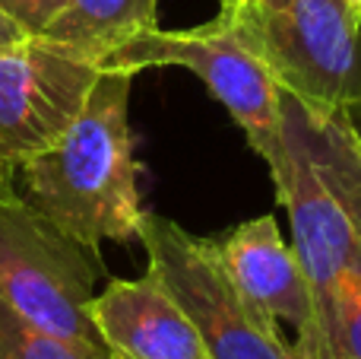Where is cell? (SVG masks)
<instances>
[{"label": "cell", "instance_id": "cell-1", "mask_svg": "<svg viewBox=\"0 0 361 359\" xmlns=\"http://www.w3.org/2000/svg\"><path fill=\"white\" fill-rule=\"evenodd\" d=\"M133 80L130 70H102L61 140L19 165L25 201L95 254L105 242H137L146 213L130 137Z\"/></svg>", "mask_w": 361, "mask_h": 359}, {"label": "cell", "instance_id": "cell-2", "mask_svg": "<svg viewBox=\"0 0 361 359\" xmlns=\"http://www.w3.org/2000/svg\"><path fill=\"white\" fill-rule=\"evenodd\" d=\"M95 258L25 201L13 172L0 178V299L82 353L114 359L89 315L102 273Z\"/></svg>", "mask_w": 361, "mask_h": 359}, {"label": "cell", "instance_id": "cell-3", "mask_svg": "<svg viewBox=\"0 0 361 359\" xmlns=\"http://www.w3.org/2000/svg\"><path fill=\"white\" fill-rule=\"evenodd\" d=\"M231 13L273 83L314 121L361 99V19L343 0H235Z\"/></svg>", "mask_w": 361, "mask_h": 359}, {"label": "cell", "instance_id": "cell-4", "mask_svg": "<svg viewBox=\"0 0 361 359\" xmlns=\"http://www.w3.org/2000/svg\"><path fill=\"white\" fill-rule=\"evenodd\" d=\"M105 70L143 73L149 67H184L235 118L250 150L269 175L282 163V89L231 13L219 10L209 23L190 29H149L102 61Z\"/></svg>", "mask_w": 361, "mask_h": 359}, {"label": "cell", "instance_id": "cell-5", "mask_svg": "<svg viewBox=\"0 0 361 359\" xmlns=\"http://www.w3.org/2000/svg\"><path fill=\"white\" fill-rule=\"evenodd\" d=\"M137 242L149 271L175 293L209 359H298L238 290L216 239L187 233L175 220L143 213Z\"/></svg>", "mask_w": 361, "mask_h": 359}, {"label": "cell", "instance_id": "cell-6", "mask_svg": "<svg viewBox=\"0 0 361 359\" xmlns=\"http://www.w3.org/2000/svg\"><path fill=\"white\" fill-rule=\"evenodd\" d=\"M102 70L92 54L48 35L0 45V165L16 172L57 143Z\"/></svg>", "mask_w": 361, "mask_h": 359}, {"label": "cell", "instance_id": "cell-7", "mask_svg": "<svg viewBox=\"0 0 361 359\" xmlns=\"http://www.w3.org/2000/svg\"><path fill=\"white\" fill-rule=\"evenodd\" d=\"M276 197L288 210L292 248L301 261L317 309V359H326V324L343 271L361 252L345 207L326 184L305 131V112L282 93V163L273 172Z\"/></svg>", "mask_w": 361, "mask_h": 359}, {"label": "cell", "instance_id": "cell-8", "mask_svg": "<svg viewBox=\"0 0 361 359\" xmlns=\"http://www.w3.org/2000/svg\"><path fill=\"white\" fill-rule=\"evenodd\" d=\"M228 273L257 315L298 359H317V309L292 242L282 239L273 213L238 223L216 239Z\"/></svg>", "mask_w": 361, "mask_h": 359}, {"label": "cell", "instance_id": "cell-9", "mask_svg": "<svg viewBox=\"0 0 361 359\" xmlns=\"http://www.w3.org/2000/svg\"><path fill=\"white\" fill-rule=\"evenodd\" d=\"M89 315L114 359H209L175 293L149 267L137 280H111Z\"/></svg>", "mask_w": 361, "mask_h": 359}, {"label": "cell", "instance_id": "cell-10", "mask_svg": "<svg viewBox=\"0 0 361 359\" xmlns=\"http://www.w3.org/2000/svg\"><path fill=\"white\" fill-rule=\"evenodd\" d=\"M156 25L159 0H67L42 35L73 45L102 64L121 45Z\"/></svg>", "mask_w": 361, "mask_h": 359}, {"label": "cell", "instance_id": "cell-11", "mask_svg": "<svg viewBox=\"0 0 361 359\" xmlns=\"http://www.w3.org/2000/svg\"><path fill=\"white\" fill-rule=\"evenodd\" d=\"M305 131L326 184H330L333 194L345 207L361 242V140L355 137L345 114H336L330 121H314L305 112Z\"/></svg>", "mask_w": 361, "mask_h": 359}, {"label": "cell", "instance_id": "cell-12", "mask_svg": "<svg viewBox=\"0 0 361 359\" xmlns=\"http://www.w3.org/2000/svg\"><path fill=\"white\" fill-rule=\"evenodd\" d=\"M326 359H361V252L343 271L333 293Z\"/></svg>", "mask_w": 361, "mask_h": 359}, {"label": "cell", "instance_id": "cell-13", "mask_svg": "<svg viewBox=\"0 0 361 359\" xmlns=\"http://www.w3.org/2000/svg\"><path fill=\"white\" fill-rule=\"evenodd\" d=\"M0 359H95V356L82 353L73 343L35 328L0 299Z\"/></svg>", "mask_w": 361, "mask_h": 359}, {"label": "cell", "instance_id": "cell-14", "mask_svg": "<svg viewBox=\"0 0 361 359\" xmlns=\"http://www.w3.org/2000/svg\"><path fill=\"white\" fill-rule=\"evenodd\" d=\"M63 4H67V0H0V10H4L23 32L42 35V32L57 19V13L63 10Z\"/></svg>", "mask_w": 361, "mask_h": 359}, {"label": "cell", "instance_id": "cell-15", "mask_svg": "<svg viewBox=\"0 0 361 359\" xmlns=\"http://www.w3.org/2000/svg\"><path fill=\"white\" fill-rule=\"evenodd\" d=\"M25 35H29V32H23L4 10H0V45H13V42H19V38H25Z\"/></svg>", "mask_w": 361, "mask_h": 359}, {"label": "cell", "instance_id": "cell-16", "mask_svg": "<svg viewBox=\"0 0 361 359\" xmlns=\"http://www.w3.org/2000/svg\"><path fill=\"white\" fill-rule=\"evenodd\" d=\"M345 118H349V124H352V131H355V137L361 140V99L349 108V112H345Z\"/></svg>", "mask_w": 361, "mask_h": 359}, {"label": "cell", "instance_id": "cell-17", "mask_svg": "<svg viewBox=\"0 0 361 359\" xmlns=\"http://www.w3.org/2000/svg\"><path fill=\"white\" fill-rule=\"evenodd\" d=\"M343 4H345V10H349L352 16L361 19V0H343Z\"/></svg>", "mask_w": 361, "mask_h": 359}, {"label": "cell", "instance_id": "cell-18", "mask_svg": "<svg viewBox=\"0 0 361 359\" xmlns=\"http://www.w3.org/2000/svg\"><path fill=\"white\" fill-rule=\"evenodd\" d=\"M6 172H13V169H6V165H0V178H4V175H6Z\"/></svg>", "mask_w": 361, "mask_h": 359}, {"label": "cell", "instance_id": "cell-19", "mask_svg": "<svg viewBox=\"0 0 361 359\" xmlns=\"http://www.w3.org/2000/svg\"><path fill=\"white\" fill-rule=\"evenodd\" d=\"M228 4H235V0H219V6H228Z\"/></svg>", "mask_w": 361, "mask_h": 359}]
</instances>
